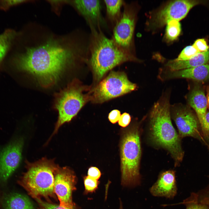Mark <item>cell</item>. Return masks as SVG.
I'll return each instance as SVG.
<instances>
[{
	"mask_svg": "<svg viewBox=\"0 0 209 209\" xmlns=\"http://www.w3.org/2000/svg\"><path fill=\"white\" fill-rule=\"evenodd\" d=\"M122 182L129 185L136 183L139 177L141 149L137 127L127 130L122 137L120 148Z\"/></svg>",
	"mask_w": 209,
	"mask_h": 209,
	"instance_id": "8992f818",
	"label": "cell"
},
{
	"mask_svg": "<svg viewBox=\"0 0 209 209\" xmlns=\"http://www.w3.org/2000/svg\"><path fill=\"white\" fill-rule=\"evenodd\" d=\"M151 136L157 145L168 150L176 163L184 156L180 138L172 123L169 100L162 98L153 105L150 115Z\"/></svg>",
	"mask_w": 209,
	"mask_h": 209,
	"instance_id": "3957f363",
	"label": "cell"
},
{
	"mask_svg": "<svg viewBox=\"0 0 209 209\" xmlns=\"http://www.w3.org/2000/svg\"><path fill=\"white\" fill-rule=\"evenodd\" d=\"M208 178L209 179V175ZM199 198L202 203L209 204V183L204 188L201 190Z\"/></svg>",
	"mask_w": 209,
	"mask_h": 209,
	"instance_id": "f1b7e54d",
	"label": "cell"
},
{
	"mask_svg": "<svg viewBox=\"0 0 209 209\" xmlns=\"http://www.w3.org/2000/svg\"><path fill=\"white\" fill-rule=\"evenodd\" d=\"M69 3L85 19L89 26L101 29L104 24L101 13V3L98 0H74Z\"/></svg>",
	"mask_w": 209,
	"mask_h": 209,
	"instance_id": "4fadbf2b",
	"label": "cell"
},
{
	"mask_svg": "<svg viewBox=\"0 0 209 209\" xmlns=\"http://www.w3.org/2000/svg\"><path fill=\"white\" fill-rule=\"evenodd\" d=\"M29 1L24 0H0V10L6 12L13 7Z\"/></svg>",
	"mask_w": 209,
	"mask_h": 209,
	"instance_id": "cb8c5ba5",
	"label": "cell"
},
{
	"mask_svg": "<svg viewBox=\"0 0 209 209\" xmlns=\"http://www.w3.org/2000/svg\"><path fill=\"white\" fill-rule=\"evenodd\" d=\"M175 172L169 170L162 173L150 189L151 194L156 197L168 198L174 197L177 193Z\"/></svg>",
	"mask_w": 209,
	"mask_h": 209,
	"instance_id": "5bb4252c",
	"label": "cell"
},
{
	"mask_svg": "<svg viewBox=\"0 0 209 209\" xmlns=\"http://www.w3.org/2000/svg\"><path fill=\"white\" fill-rule=\"evenodd\" d=\"M121 17L113 28L111 39L120 48L132 54L136 11L133 5L125 3Z\"/></svg>",
	"mask_w": 209,
	"mask_h": 209,
	"instance_id": "ba28073f",
	"label": "cell"
},
{
	"mask_svg": "<svg viewBox=\"0 0 209 209\" xmlns=\"http://www.w3.org/2000/svg\"><path fill=\"white\" fill-rule=\"evenodd\" d=\"M137 87L124 72L112 71L93 89L89 98L94 103H102L134 91Z\"/></svg>",
	"mask_w": 209,
	"mask_h": 209,
	"instance_id": "52a82bcc",
	"label": "cell"
},
{
	"mask_svg": "<svg viewBox=\"0 0 209 209\" xmlns=\"http://www.w3.org/2000/svg\"><path fill=\"white\" fill-rule=\"evenodd\" d=\"M84 183L86 190L90 192L95 190L97 188L98 184V180L88 176L85 178Z\"/></svg>",
	"mask_w": 209,
	"mask_h": 209,
	"instance_id": "d4e9b609",
	"label": "cell"
},
{
	"mask_svg": "<svg viewBox=\"0 0 209 209\" xmlns=\"http://www.w3.org/2000/svg\"><path fill=\"white\" fill-rule=\"evenodd\" d=\"M24 140L20 138L0 151V183H5L18 167L22 158Z\"/></svg>",
	"mask_w": 209,
	"mask_h": 209,
	"instance_id": "8fae6325",
	"label": "cell"
},
{
	"mask_svg": "<svg viewBox=\"0 0 209 209\" xmlns=\"http://www.w3.org/2000/svg\"><path fill=\"white\" fill-rule=\"evenodd\" d=\"M179 203L184 204L185 209H209V204L198 202L191 195Z\"/></svg>",
	"mask_w": 209,
	"mask_h": 209,
	"instance_id": "603a6c76",
	"label": "cell"
},
{
	"mask_svg": "<svg viewBox=\"0 0 209 209\" xmlns=\"http://www.w3.org/2000/svg\"><path fill=\"white\" fill-rule=\"evenodd\" d=\"M202 3V1L196 0L172 1L156 13L153 19V25L160 27L172 20L179 21L185 17L193 7Z\"/></svg>",
	"mask_w": 209,
	"mask_h": 209,
	"instance_id": "30bf717a",
	"label": "cell"
},
{
	"mask_svg": "<svg viewBox=\"0 0 209 209\" xmlns=\"http://www.w3.org/2000/svg\"><path fill=\"white\" fill-rule=\"evenodd\" d=\"M200 53L192 45L185 48L177 58L174 60L176 61L188 60L197 55Z\"/></svg>",
	"mask_w": 209,
	"mask_h": 209,
	"instance_id": "7402d4cb",
	"label": "cell"
},
{
	"mask_svg": "<svg viewBox=\"0 0 209 209\" xmlns=\"http://www.w3.org/2000/svg\"><path fill=\"white\" fill-rule=\"evenodd\" d=\"M201 130L205 140H209V111L205 114Z\"/></svg>",
	"mask_w": 209,
	"mask_h": 209,
	"instance_id": "4316f807",
	"label": "cell"
},
{
	"mask_svg": "<svg viewBox=\"0 0 209 209\" xmlns=\"http://www.w3.org/2000/svg\"><path fill=\"white\" fill-rule=\"evenodd\" d=\"M173 119L180 138L191 136L206 143L198 119L190 109L184 107L177 108L174 112Z\"/></svg>",
	"mask_w": 209,
	"mask_h": 209,
	"instance_id": "7c38bea8",
	"label": "cell"
},
{
	"mask_svg": "<svg viewBox=\"0 0 209 209\" xmlns=\"http://www.w3.org/2000/svg\"><path fill=\"white\" fill-rule=\"evenodd\" d=\"M121 115L120 112L119 110L114 109L109 113L108 118L111 123L114 124L118 121Z\"/></svg>",
	"mask_w": 209,
	"mask_h": 209,
	"instance_id": "4dcf8cb0",
	"label": "cell"
},
{
	"mask_svg": "<svg viewBox=\"0 0 209 209\" xmlns=\"http://www.w3.org/2000/svg\"><path fill=\"white\" fill-rule=\"evenodd\" d=\"M76 177L71 169L67 167H58L55 176L54 190L60 206L74 209L72 193L76 188Z\"/></svg>",
	"mask_w": 209,
	"mask_h": 209,
	"instance_id": "9c48e42d",
	"label": "cell"
},
{
	"mask_svg": "<svg viewBox=\"0 0 209 209\" xmlns=\"http://www.w3.org/2000/svg\"><path fill=\"white\" fill-rule=\"evenodd\" d=\"M131 120V117L130 115L126 112L121 115L118 121L119 125L120 126L125 127L129 124Z\"/></svg>",
	"mask_w": 209,
	"mask_h": 209,
	"instance_id": "f546056e",
	"label": "cell"
},
{
	"mask_svg": "<svg viewBox=\"0 0 209 209\" xmlns=\"http://www.w3.org/2000/svg\"><path fill=\"white\" fill-rule=\"evenodd\" d=\"M120 209H122V208H121V207H120Z\"/></svg>",
	"mask_w": 209,
	"mask_h": 209,
	"instance_id": "836d02e7",
	"label": "cell"
},
{
	"mask_svg": "<svg viewBox=\"0 0 209 209\" xmlns=\"http://www.w3.org/2000/svg\"><path fill=\"white\" fill-rule=\"evenodd\" d=\"M101 175L100 171L96 167H91L88 170V176L96 180H98L100 178Z\"/></svg>",
	"mask_w": 209,
	"mask_h": 209,
	"instance_id": "1f68e13d",
	"label": "cell"
},
{
	"mask_svg": "<svg viewBox=\"0 0 209 209\" xmlns=\"http://www.w3.org/2000/svg\"><path fill=\"white\" fill-rule=\"evenodd\" d=\"M192 45L200 53L205 52L209 49V46L204 39H199L196 40Z\"/></svg>",
	"mask_w": 209,
	"mask_h": 209,
	"instance_id": "83f0119b",
	"label": "cell"
},
{
	"mask_svg": "<svg viewBox=\"0 0 209 209\" xmlns=\"http://www.w3.org/2000/svg\"><path fill=\"white\" fill-rule=\"evenodd\" d=\"M18 31L11 28L0 34V68L7 58L15 42Z\"/></svg>",
	"mask_w": 209,
	"mask_h": 209,
	"instance_id": "ac0fdd59",
	"label": "cell"
},
{
	"mask_svg": "<svg viewBox=\"0 0 209 209\" xmlns=\"http://www.w3.org/2000/svg\"><path fill=\"white\" fill-rule=\"evenodd\" d=\"M36 200L39 206V209H70L61 206L60 205L44 201L41 199Z\"/></svg>",
	"mask_w": 209,
	"mask_h": 209,
	"instance_id": "484cf974",
	"label": "cell"
},
{
	"mask_svg": "<svg viewBox=\"0 0 209 209\" xmlns=\"http://www.w3.org/2000/svg\"><path fill=\"white\" fill-rule=\"evenodd\" d=\"M165 37L168 40H175L179 36L181 31V25L179 21L173 20L167 24Z\"/></svg>",
	"mask_w": 209,
	"mask_h": 209,
	"instance_id": "44dd1931",
	"label": "cell"
},
{
	"mask_svg": "<svg viewBox=\"0 0 209 209\" xmlns=\"http://www.w3.org/2000/svg\"><path fill=\"white\" fill-rule=\"evenodd\" d=\"M3 209H35L29 199L25 195L12 193L4 197Z\"/></svg>",
	"mask_w": 209,
	"mask_h": 209,
	"instance_id": "d6986e66",
	"label": "cell"
},
{
	"mask_svg": "<svg viewBox=\"0 0 209 209\" xmlns=\"http://www.w3.org/2000/svg\"><path fill=\"white\" fill-rule=\"evenodd\" d=\"M89 55L87 62L93 71L94 79L98 82L108 71L123 63L137 61L133 54L119 47L107 37L101 29L89 26Z\"/></svg>",
	"mask_w": 209,
	"mask_h": 209,
	"instance_id": "7a4b0ae2",
	"label": "cell"
},
{
	"mask_svg": "<svg viewBox=\"0 0 209 209\" xmlns=\"http://www.w3.org/2000/svg\"><path fill=\"white\" fill-rule=\"evenodd\" d=\"M84 89L79 81L74 80L55 93L54 107L58 115L51 137L63 125L71 121L88 100L89 98L83 93Z\"/></svg>",
	"mask_w": 209,
	"mask_h": 209,
	"instance_id": "5b68a950",
	"label": "cell"
},
{
	"mask_svg": "<svg viewBox=\"0 0 209 209\" xmlns=\"http://www.w3.org/2000/svg\"><path fill=\"white\" fill-rule=\"evenodd\" d=\"M188 102L196 112L201 129L207 112V102L206 97L201 87L197 85L194 87L189 96Z\"/></svg>",
	"mask_w": 209,
	"mask_h": 209,
	"instance_id": "9a60e30c",
	"label": "cell"
},
{
	"mask_svg": "<svg viewBox=\"0 0 209 209\" xmlns=\"http://www.w3.org/2000/svg\"><path fill=\"white\" fill-rule=\"evenodd\" d=\"M106 9V17L113 28L120 18L121 9L125 2L122 0H104Z\"/></svg>",
	"mask_w": 209,
	"mask_h": 209,
	"instance_id": "ffe728a7",
	"label": "cell"
},
{
	"mask_svg": "<svg viewBox=\"0 0 209 209\" xmlns=\"http://www.w3.org/2000/svg\"><path fill=\"white\" fill-rule=\"evenodd\" d=\"M26 163V171L19 181V184L36 199L55 197V176L59 165L53 159L45 158Z\"/></svg>",
	"mask_w": 209,
	"mask_h": 209,
	"instance_id": "277c9868",
	"label": "cell"
},
{
	"mask_svg": "<svg viewBox=\"0 0 209 209\" xmlns=\"http://www.w3.org/2000/svg\"><path fill=\"white\" fill-rule=\"evenodd\" d=\"M206 98L207 102V107H208L209 110V89H208L207 92Z\"/></svg>",
	"mask_w": 209,
	"mask_h": 209,
	"instance_id": "d6a6232c",
	"label": "cell"
},
{
	"mask_svg": "<svg viewBox=\"0 0 209 209\" xmlns=\"http://www.w3.org/2000/svg\"><path fill=\"white\" fill-rule=\"evenodd\" d=\"M39 25H27L19 32L8 58L17 69L34 76L39 85H55L67 68L78 61L86 62L89 40L76 30L56 34Z\"/></svg>",
	"mask_w": 209,
	"mask_h": 209,
	"instance_id": "6da1fadb",
	"label": "cell"
},
{
	"mask_svg": "<svg viewBox=\"0 0 209 209\" xmlns=\"http://www.w3.org/2000/svg\"><path fill=\"white\" fill-rule=\"evenodd\" d=\"M170 77L186 78L199 82L209 80V64L199 66L189 69L172 71Z\"/></svg>",
	"mask_w": 209,
	"mask_h": 209,
	"instance_id": "2e32d148",
	"label": "cell"
},
{
	"mask_svg": "<svg viewBox=\"0 0 209 209\" xmlns=\"http://www.w3.org/2000/svg\"><path fill=\"white\" fill-rule=\"evenodd\" d=\"M209 62V49L206 51L199 53L188 60L176 61L170 60L166 66L172 71L183 70L208 64Z\"/></svg>",
	"mask_w": 209,
	"mask_h": 209,
	"instance_id": "e0dca14e",
	"label": "cell"
}]
</instances>
